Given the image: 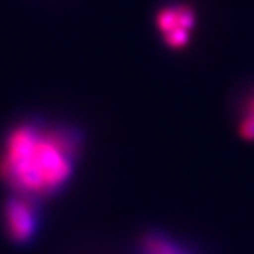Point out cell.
Segmentation results:
<instances>
[{
  "mask_svg": "<svg viewBox=\"0 0 254 254\" xmlns=\"http://www.w3.org/2000/svg\"><path fill=\"white\" fill-rule=\"evenodd\" d=\"M195 12L189 5H169L157 13V28L170 48H184L195 27Z\"/></svg>",
  "mask_w": 254,
  "mask_h": 254,
  "instance_id": "cell-3",
  "label": "cell"
},
{
  "mask_svg": "<svg viewBox=\"0 0 254 254\" xmlns=\"http://www.w3.org/2000/svg\"><path fill=\"white\" fill-rule=\"evenodd\" d=\"M42 201L37 198L10 193L2 206L3 235L17 246H25L37 236L42 216Z\"/></svg>",
  "mask_w": 254,
  "mask_h": 254,
  "instance_id": "cell-2",
  "label": "cell"
},
{
  "mask_svg": "<svg viewBox=\"0 0 254 254\" xmlns=\"http://www.w3.org/2000/svg\"><path fill=\"white\" fill-rule=\"evenodd\" d=\"M81 134L62 124L28 121L17 124L0 149V180L10 193L43 201L62 191L74 174Z\"/></svg>",
  "mask_w": 254,
  "mask_h": 254,
  "instance_id": "cell-1",
  "label": "cell"
},
{
  "mask_svg": "<svg viewBox=\"0 0 254 254\" xmlns=\"http://www.w3.org/2000/svg\"><path fill=\"white\" fill-rule=\"evenodd\" d=\"M137 254H195L185 243L164 231H147L139 240Z\"/></svg>",
  "mask_w": 254,
  "mask_h": 254,
  "instance_id": "cell-4",
  "label": "cell"
},
{
  "mask_svg": "<svg viewBox=\"0 0 254 254\" xmlns=\"http://www.w3.org/2000/svg\"><path fill=\"white\" fill-rule=\"evenodd\" d=\"M238 130L243 139L254 142V93L248 96V99L243 104Z\"/></svg>",
  "mask_w": 254,
  "mask_h": 254,
  "instance_id": "cell-5",
  "label": "cell"
}]
</instances>
